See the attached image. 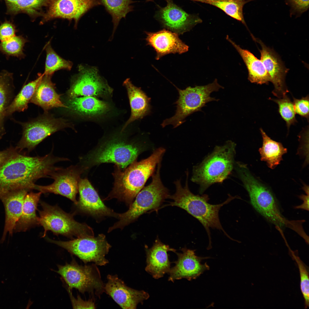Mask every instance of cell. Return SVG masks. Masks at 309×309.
<instances>
[{
    "mask_svg": "<svg viewBox=\"0 0 309 309\" xmlns=\"http://www.w3.org/2000/svg\"><path fill=\"white\" fill-rule=\"evenodd\" d=\"M59 157L50 153L43 157H30L18 152L0 167V199L9 192L17 189H35L38 179L50 177L60 162Z\"/></svg>",
    "mask_w": 309,
    "mask_h": 309,
    "instance_id": "cell-1",
    "label": "cell"
},
{
    "mask_svg": "<svg viewBox=\"0 0 309 309\" xmlns=\"http://www.w3.org/2000/svg\"><path fill=\"white\" fill-rule=\"evenodd\" d=\"M165 152L164 148H159L147 158L139 162L135 161L123 170L115 165L112 173L113 187L104 200L116 198L130 206L148 179L154 173Z\"/></svg>",
    "mask_w": 309,
    "mask_h": 309,
    "instance_id": "cell-2",
    "label": "cell"
},
{
    "mask_svg": "<svg viewBox=\"0 0 309 309\" xmlns=\"http://www.w3.org/2000/svg\"><path fill=\"white\" fill-rule=\"evenodd\" d=\"M146 142L130 139L121 134H115L100 141L80 159V163L86 170L103 163H112L123 170L136 161L146 150Z\"/></svg>",
    "mask_w": 309,
    "mask_h": 309,
    "instance_id": "cell-3",
    "label": "cell"
},
{
    "mask_svg": "<svg viewBox=\"0 0 309 309\" xmlns=\"http://www.w3.org/2000/svg\"><path fill=\"white\" fill-rule=\"evenodd\" d=\"M188 177L189 172L187 171L185 185L183 187L180 180L174 182L176 192L173 195H170L169 198L172 199L173 201L167 205L176 206L184 209L202 224L208 234L209 240V247L211 246L210 228L222 231L228 238L234 240L223 228L220 221L219 212L223 205L235 199H240V197L238 196H232L229 194L228 198L223 203L216 205L210 204L208 203L209 199L208 195H196L190 191L188 185Z\"/></svg>",
    "mask_w": 309,
    "mask_h": 309,
    "instance_id": "cell-4",
    "label": "cell"
},
{
    "mask_svg": "<svg viewBox=\"0 0 309 309\" xmlns=\"http://www.w3.org/2000/svg\"><path fill=\"white\" fill-rule=\"evenodd\" d=\"M236 144L230 140L216 146L201 162L194 166L191 181L199 185L203 194L211 186L222 183L234 169Z\"/></svg>",
    "mask_w": 309,
    "mask_h": 309,
    "instance_id": "cell-5",
    "label": "cell"
},
{
    "mask_svg": "<svg viewBox=\"0 0 309 309\" xmlns=\"http://www.w3.org/2000/svg\"><path fill=\"white\" fill-rule=\"evenodd\" d=\"M236 173L247 191L250 203L254 209L268 221L279 228L294 224L282 215L273 193L264 183L254 177L245 164L238 166ZM291 228V227H290Z\"/></svg>",
    "mask_w": 309,
    "mask_h": 309,
    "instance_id": "cell-6",
    "label": "cell"
},
{
    "mask_svg": "<svg viewBox=\"0 0 309 309\" xmlns=\"http://www.w3.org/2000/svg\"><path fill=\"white\" fill-rule=\"evenodd\" d=\"M161 162L157 165L156 173L152 175L151 183L138 193L127 211L119 213V220L109 228L108 232L117 228L122 229L149 211L157 210L165 200L169 198L170 195L169 190L161 179Z\"/></svg>",
    "mask_w": 309,
    "mask_h": 309,
    "instance_id": "cell-7",
    "label": "cell"
},
{
    "mask_svg": "<svg viewBox=\"0 0 309 309\" xmlns=\"http://www.w3.org/2000/svg\"><path fill=\"white\" fill-rule=\"evenodd\" d=\"M179 96L175 103L176 109L175 115L164 120L161 125L163 128L169 125H172L175 128L185 121L189 116L195 112L201 111V108L207 103L219 100L210 96L213 92L218 91L223 88L215 79L211 83L203 86L188 87L184 89H181L176 87Z\"/></svg>",
    "mask_w": 309,
    "mask_h": 309,
    "instance_id": "cell-8",
    "label": "cell"
},
{
    "mask_svg": "<svg viewBox=\"0 0 309 309\" xmlns=\"http://www.w3.org/2000/svg\"><path fill=\"white\" fill-rule=\"evenodd\" d=\"M40 204L42 209L39 211L38 222V225L44 230L43 237L48 231L70 238L74 236L77 238L94 237L92 229L85 223L76 221L73 214L66 213L58 206H52L43 201Z\"/></svg>",
    "mask_w": 309,
    "mask_h": 309,
    "instance_id": "cell-9",
    "label": "cell"
},
{
    "mask_svg": "<svg viewBox=\"0 0 309 309\" xmlns=\"http://www.w3.org/2000/svg\"><path fill=\"white\" fill-rule=\"evenodd\" d=\"M96 265H80L73 259L70 264L58 265L57 272L68 285V290L74 288L82 293L88 292L99 296L104 292L105 285Z\"/></svg>",
    "mask_w": 309,
    "mask_h": 309,
    "instance_id": "cell-10",
    "label": "cell"
},
{
    "mask_svg": "<svg viewBox=\"0 0 309 309\" xmlns=\"http://www.w3.org/2000/svg\"><path fill=\"white\" fill-rule=\"evenodd\" d=\"M47 240L76 255L85 264L93 262L96 265L102 266L108 263L105 257L111 246L103 234L96 237H81L68 241H56L48 238Z\"/></svg>",
    "mask_w": 309,
    "mask_h": 309,
    "instance_id": "cell-11",
    "label": "cell"
},
{
    "mask_svg": "<svg viewBox=\"0 0 309 309\" xmlns=\"http://www.w3.org/2000/svg\"><path fill=\"white\" fill-rule=\"evenodd\" d=\"M21 124L22 136L16 148L19 150L27 149L29 151L34 149L48 136L62 129L72 126L66 119L56 118L46 114Z\"/></svg>",
    "mask_w": 309,
    "mask_h": 309,
    "instance_id": "cell-12",
    "label": "cell"
},
{
    "mask_svg": "<svg viewBox=\"0 0 309 309\" xmlns=\"http://www.w3.org/2000/svg\"><path fill=\"white\" fill-rule=\"evenodd\" d=\"M68 92L70 98L80 96L103 97L110 95L112 89L99 75L95 66L80 65Z\"/></svg>",
    "mask_w": 309,
    "mask_h": 309,
    "instance_id": "cell-13",
    "label": "cell"
},
{
    "mask_svg": "<svg viewBox=\"0 0 309 309\" xmlns=\"http://www.w3.org/2000/svg\"><path fill=\"white\" fill-rule=\"evenodd\" d=\"M85 172L79 163L66 168H57L51 173L50 178L54 180L51 184L46 186L36 185L35 189L42 193H52L66 197L76 205V196L80 176Z\"/></svg>",
    "mask_w": 309,
    "mask_h": 309,
    "instance_id": "cell-14",
    "label": "cell"
},
{
    "mask_svg": "<svg viewBox=\"0 0 309 309\" xmlns=\"http://www.w3.org/2000/svg\"><path fill=\"white\" fill-rule=\"evenodd\" d=\"M100 4L99 0H48L46 5L47 9L41 23L61 18L74 19L76 26L83 15L93 7Z\"/></svg>",
    "mask_w": 309,
    "mask_h": 309,
    "instance_id": "cell-15",
    "label": "cell"
},
{
    "mask_svg": "<svg viewBox=\"0 0 309 309\" xmlns=\"http://www.w3.org/2000/svg\"><path fill=\"white\" fill-rule=\"evenodd\" d=\"M165 0L167 5L160 9L158 17L163 26L168 30L182 34L202 22L199 17L187 13L172 0Z\"/></svg>",
    "mask_w": 309,
    "mask_h": 309,
    "instance_id": "cell-16",
    "label": "cell"
},
{
    "mask_svg": "<svg viewBox=\"0 0 309 309\" xmlns=\"http://www.w3.org/2000/svg\"><path fill=\"white\" fill-rule=\"evenodd\" d=\"M182 253H175L177 260L175 262V266L170 268L169 272L168 280L173 282L175 280L185 278L190 281L195 279L209 267L206 263L203 264L202 260L209 258L199 257L196 255L195 250L184 247L181 250Z\"/></svg>",
    "mask_w": 309,
    "mask_h": 309,
    "instance_id": "cell-17",
    "label": "cell"
},
{
    "mask_svg": "<svg viewBox=\"0 0 309 309\" xmlns=\"http://www.w3.org/2000/svg\"><path fill=\"white\" fill-rule=\"evenodd\" d=\"M104 291L123 309H135L139 303L149 297L143 290H138L126 286L116 275H108Z\"/></svg>",
    "mask_w": 309,
    "mask_h": 309,
    "instance_id": "cell-18",
    "label": "cell"
},
{
    "mask_svg": "<svg viewBox=\"0 0 309 309\" xmlns=\"http://www.w3.org/2000/svg\"><path fill=\"white\" fill-rule=\"evenodd\" d=\"M78 191L79 199L76 205L81 211L95 217L109 216L118 218L119 213L104 205L87 178L80 179Z\"/></svg>",
    "mask_w": 309,
    "mask_h": 309,
    "instance_id": "cell-19",
    "label": "cell"
},
{
    "mask_svg": "<svg viewBox=\"0 0 309 309\" xmlns=\"http://www.w3.org/2000/svg\"><path fill=\"white\" fill-rule=\"evenodd\" d=\"M262 47L261 60L269 74L270 81L274 86L272 92L278 98L283 97L289 92L285 83V77L288 70L284 66L279 58L272 50L268 47L260 40H257Z\"/></svg>",
    "mask_w": 309,
    "mask_h": 309,
    "instance_id": "cell-20",
    "label": "cell"
},
{
    "mask_svg": "<svg viewBox=\"0 0 309 309\" xmlns=\"http://www.w3.org/2000/svg\"><path fill=\"white\" fill-rule=\"evenodd\" d=\"M146 33V43L155 51L157 60L169 54H181L188 50L189 46L180 39L179 35L169 30Z\"/></svg>",
    "mask_w": 309,
    "mask_h": 309,
    "instance_id": "cell-21",
    "label": "cell"
},
{
    "mask_svg": "<svg viewBox=\"0 0 309 309\" xmlns=\"http://www.w3.org/2000/svg\"><path fill=\"white\" fill-rule=\"evenodd\" d=\"M145 247L147 263L146 271L155 279L161 278L169 273L171 263L167 252H175L176 250L162 243L158 238L151 248Z\"/></svg>",
    "mask_w": 309,
    "mask_h": 309,
    "instance_id": "cell-22",
    "label": "cell"
},
{
    "mask_svg": "<svg viewBox=\"0 0 309 309\" xmlns=\"http://www.w3.org/2000/svg\"><path fill=\"white\" fill-rule=\"evenodd\" d=\"M30 190L21 189L11 191L2 197L4 207L5 219L3 234L1 239L3 242L7 233L12 236L16 223L22 212L25 197Z\"/></svg>",
    "mask_w": 309,
    "mask_h": 309,
    "instance_id": "cell-23",
    "label": "cell"
},
{
    "mask_svg": "<svg viewBox=\"0 0 309 309\" xmlns=\"http://www.w3.org/2000/svg\"><path fill=\"white\" fill-rule=\"evenodd\" d=\"M123 85L127 91L131 113L130 118L122 128L121 132H124L130 123L149 114L151 110V98L140 88L134 85L129 78L124 82Z\"/></svg>",
    "mask_w": 309,
    "mask_h": 309,
    "instance_id": "cell-24",
    "label": "cell"
},
{
    "mask_svg": "<svg viewBox=\"0 0 309 309\" xmlns=\"http://www.w3.org/2000/svg\"><path fill=\"white\" fill-rule=\"evenodd\" d=\"M43 74L29 102L40 106L45 112L54 108H68L62 102L60 95L56 92L54 85L51 80L52 76Z\"/></svg>",
    "mask_w": 309,
    "mask_h": 309,
    "instance_id": "cell-25",
    "label": "cell"
},
{
    "mask_svg": "<svg viewBox=\"0 0 309 309\" xmlns=\"http://www.w3.org/2000/svg\"><path fill=\"white\" fill-rule=\"evenodd\" d=\"M68 108L80 115L87 116L104 114L110 110L108 104L91 96L70 98L68 102Z\"/></svg>",
    "mask_w": 309,
    "mask_h": 309,
    "instance_id": "cell-26",
    "label": "cell"
},
{
    "mask_svg": "<svg viewBox=\"0 0 309 309\" xmlns=\"http://www.w3.org/2000/svg\"><path fill=\"white\" fill-rule=\"evenodd\" d=\"M226 39L231 43L242 58L248 72V79L251 82L261 84H267L270 81V76L261 60L258 59L249 51L241 48L227 35Z\"/></svg>",
    "mask_w": 309,
    "mask_h": 309,
    "instance_id": "cell-27",
    "label": "cell"
},
{
    "mask_svg": "<svg viewBox=\"0 0 309 309\" xmlns=\"http://www.w3.org/2000/svg\"><path fill=\"white\" fill-rule=\"evenodd\" d=\"M42 193L31 192L26 195L24 201L21 216L17 222L14 232L25 231L35 225L38 224V218L36 211Z\"/></svg>",
    "mask_w": 309,
    "mask_h": 309,
    "instance_id": "cell-28",
    "label": "cell"
},
{
    "mask_svg": "<svg viewBox=\"0 0 309 309\" xmlns=\"http://www.w3.org/2000/svg\"><path fill=\"white\" fill-rule=\"evenodd\" d=\"M262 139V145L259 148L261 160L266 162L268 167L275 168L282 160V156L287 152L282 144L271 139L262 128L260 129Z\"/></svg>",
    "mask_w": 309,
    "mask_h": 309,
    "instance_id": "cell-29",
    "label": "cell"
},
{
    "mask_svg": "<svg viewBox=\"0 0 309 309\" xmlns=\"http://www.w3.org/2000/svg\"><path fill=\"white\" fill-rule=\"evenodd\" d=\"M13 80L12 73L5 71L0 73V139L5 133V112L13 98Z\"/></svg>",
    "mask_w": 309,
    "mask_h": 309,
    "instance_id": "cell-30",
    "label": "cell"
},
{
    "mask_svg": "<svg viewBox=\"0 0 309 309\" xmlns=\"http://www.w3.org/2000/svg\"><path fill=\"white\" fill-rule=\"evenodd\" d=\"M43 75V74H39L38 77L35 80L23 86L7 108L5 112V117L12 115L15 112H23L27 109L28 104Z\"/></svg>",
    "mask_w": 309,
    "mask_h": 309,
    "instance_id": "cell-31",
    "label": "cell"
},
{
    "mask_svg": "<svg viewBox=\"0 0 309 309\" xmlns=\"http://www.w3.org/2000/svg\"><path fill=\"white\" fill-rule=\"evenodd\" d=\"M253 0H192L209 4L222 10L228 15L246 25L243 8L246 3Z\"/></svg>",
    "mask_w": 309,
    "mask_h": 309,
    "instance_id": "cell-32",
    "label": "cell"
},
{
    "mask_svg": "<svg viewBox=\"0 0 309 309\" xmlns=\"http://www.w3.org/2000/svg\"><path fill=\"white\" fill-rule=\"evenodd\" d=\"M101 4L103 5L112 17L114 27L111 39L114 34L121 19L125 18L129 12L133 10V6L131 5L134 3L131 0H99Z\"/></svg>",
    "mask_w": 309,
    "mask_h": 309,
    "instance_id": "cell-33",
    "label": "cell"
},
{
    "mask_svg": "<svg viewBox=\"0 0 309 309\" xmlns=\"http://www.w3.org/2000/svg\"><path fill=\"white\" fill-rule=\"evenodd\" d=\"M45 49L46 56L44 74L52 76L58 70H70L71 69L72 63L63 59L57 54L52 48L50 41L47 43Z\"/></svg>",
    "mask_w": 309,
    "mask_h": 309,
    "instance_id": "cell-34",
    "label": "cell"
},
{
    "mask_svg": "<svg viewBox=\"0 0 309 309\" xmlns=\"http://www.w3.org/2000/svg\"><path fill=\"white\" fill-rule=\"evenodd\" d=\"M48 0H17L15 2L6 4L7 13L15 15L25 13L32 16L42 6L46 5Z\"/></svg>",
    "mask_w": 309,
    "mask_h": 309,
    "instance_id": "cell-35",
    "label": "cell"
},
{
    "mask_svg": "<svg viewBox=\"0 0 309 309\" xmlns=\"http://www.w3.org/2000/svg\"><path fill=\"white\" fill-rule=\"evenodd\" d=\"M27 40L21 35H15L0 43V52L7 57L10 56L21 58L25 56L23 49Z\"/></svg>",
    "mask_w": 309,
    "mask_h": 309,
    "instance_id": "cell-36",
    "label": "cell"
},
{
    "mask_svg": "<svg viewBox=\"0 0 309 309\" xmlns=\"http://www.w3.org/2000/svg\"><path fill=\"white\" fill-rule=\"evenodd\" d=\"M269 99L274 101L278 105V112L282 119L286 122L289 130L292 125L294 124L297 122L293 102L286 94L281 98L277 99L270 98Z\"/></svg>",
    "mask_w": 309,
    "mask_h": 309,
    "instance_id": "cell-37",
    "label": "cell"
},
{
    "mask_svg": "<svg viewBox=\"0 0 309 309\" xmlns=\"http://www.w3.org/2000/svg\"><path fill=\"white\" fill-rule=\"evenodd\" d=\"M290 252L298 266L300 277V288L304 300L305 308H307L309 306L308 272L306 266L300 258L291 250Z\"/></svg>",
    "mask_w": 309,
    "mask_h": 309,
    "instance_id": "cell-38",
    "label": "cell"
},
{
    "mask_svg": "<svg viewBox=\"0 0 309 309\" xmlns=\"http://www.w3.org/2000/svg\"><path fill=\"white\" fill-rule=\"evenodd\" d=\"M293 98V104L296 114L306 118L309 121V96L300 99Z\"/></svg>",
    "mask_w": 309,
    "mask_h": 309,
    "instance_id": "cell-39",
    "label": "cell"
},
{
    "mask_svg": "<svg viewBox=\"0 0 309 309\" xmlns=\"http://www.w3.org/2000/svg\"><path fill=\"white\" fill-rule=\"evenodd\" d=\"M287 5L291 7L290 16H300L306 11L309 7V0H285Z\"/></svg>",
    "mask_w": 309,
    "mask_h": 309,
    "instance_id": "cell-40",
    "label": "cell"
},
{
    "mask_svg": "<svg viewBox=\"0 0 309 309\" xmlns=\"http://www.w3.org/2000/svg\"><path fill=\"white\" fill-rule=\"evenodd\" d=\"M15 25L12 22L6 20L0 25V41L8 40L16 35L17 32Z\"/></svg>",
    "mask_w": 309,
    "mask_h": 309,
    "instance_id": "cell-41",
    "label": "cell"
},
{
    "mask_svg": "<svg viewBox=\"0 0 309 309\" xmlns=\"http://www.w3.org/2000/svg\"><path fill=\"white\" fill-rule=\"evenodd\" d=\"M71 290H68L73 308L74 309H94L96 308L94 302L92 299L84 301L78 296L77 298L72 295Z\"/></svg>",
    "mask_w": 309,
    "mask_h": 309,
    "instance_id": "cell-42",
    "label": "cell"
},
{
    "mask_svg": "<svg viewBox=\"0 0 309 309\" xmlns=\"http://www.w3.org/2000/svg\"><path fill=\"white\" fill-rule=\"evenodd\" d=\"M18 152L17 148H11L0 151V167L11 157Z\"/></svg>",
    "mask_w": 309,
    "mask_h": 309,
    "instance_id": "cell-43",
    "label": "cell"
},
{
    "mask_svg": "<svg viewBox=\"0 0 309 309\" xmlns=\"http://www.w3.org/2000/svg\"><path fill=\"white\" fill-rule=\"evenodd\" d=\"M300 198L304 201V202L301 205L296 207V208L308 211L309 192L306 193V195L303 194L300 196Z\"/></svg>",
    "mask_w": 309,
    "mask_h": 309,
    "instance_id": "cell-44",
    "label": "cell"
},
{
    "mask_svg": "<svg viewBox=\"0 0 309 309\" xmlns=\"http://www.w3.org/2000/svg\"><path fill=\"white\" fill-rule=\"evenodd\" d=\"M6 4L13 3L16 1L17 0H4Z\"/></svg>",
    "mask_w": 309,
    "mask_h": 309,
    "instance_id": "cell-45",
    "label": "cell"
},
{
    "mask_svg": "<svg viewBox=\"0 0 309 309\" xmlns=\"http://www.w3.org/2000/svg\"><path fill=\"white\" fill-rule=\"evenodd\" d=\"M148 0V1H149V0Z\"/></svg>",
    "mask_w": 309,
    "mask_h": 309,
    "instance_id": "cell-46",
    "label": "cell"
}]
</instances>
